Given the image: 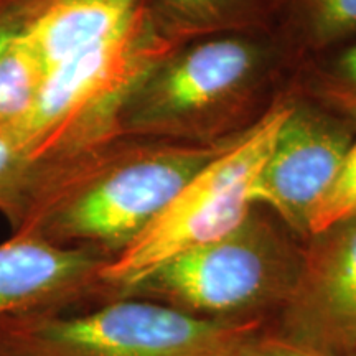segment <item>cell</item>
I'll list each match as a JSON object with an SVG mask.
<instances>
[{
    "label": "cell",
    "instance_id": "cell-1",
    "mask_svg": "<svg viewBox=\"0 0 356 356\" xmlns=\"http://www.w3.org/2000/svg\"><path fill=\"white\" fill-rule=\"evenodd\" d=\"M239 139L197 145L115 136L68 162L38 165L24 221L13 233L113 261L191 178Z\"/></svg>",
    "mask_w": 356,
    "mask_h": 356
},
{
    "label": "cell",
    "instance_id": "cell-2",
    "mask_svg": "<svg viewBox=\"0 0 356 356\" xmlns=\"http://www.w3.org/2000/svg\"><path fill=\"white\" fill-rule=\"evenodd\" d=\"M297 65L274 30L190 40L132 89L118 134L197 145L239 139L287 95Z\"/></svg>",
    "mask_w": 356,
    "mask_h": 356
},
{
    "label": "cell",
    "instance_id": "cell-3",
    "mask_svg": "<svg viewBox=\"0 0 356 356\" xmlns=\"http://www.w3.org/2000/svg\"><path fill=\"white\" fill-rule=\"evenodd\" d=\"M304 241L262 204L236 228L172 257L119 297L154 300L211 322H267L291 293Z\"/></svg>",
    "mask_w": 356,
    "mask_h": 356
},
{
    "label": "cell",
    "instance_id": "cell-4",
    "mask_svg": "<svg viewBox=\"0 0 356 356\" xmlns=\"http://www.w3.org/2000/svg\"><path fill=\"white\" fill-rule=\"evenodd\" d=\"M266 325L211 322L119 297L78 315H3L0 348L8 356H241Z\"/></svg>",
    "mask_w": 356,
    "mask_h": 356
},
{
    "label": "cell",
    "instance_id": "cell-5",
    "mask_svg": "<svg viewBox=\"0 0 356 356\" xmlns=\"http://www.w3.org/2000/svg\"><path fill=\"white\" fill-rule=\"evenodd\" d=\"M289 108V92L264 121L198 172L122 254L101 273L106 300L172 257L226 234L254 207L261 168Z\"/></svg>",
    "mask_w": 356,
    "mask_h": 356
},
{
    "label": "cell",
    "instance_id": "cell-6",
    "mask_svg": "<svg viewBox=\"0 0 356 356\" xmlns=\"http://www.w3.org/2000/svg\"><path fill=\"white\" fill-rule=\"evenodd\" d=\"M356 139V127L309 97L289 91L254 188V203L270 210L302 241Z\"/></svg>",
    "mask_w": 356,
    "mask_h": 356
},
{
    "label": "cell",
    "instance_id": "cell-7",
    "mask_svg": "<svg viewBox=\"0 0 356 356\" xmlns=\"http://www.w3.org/2000/svg\"><path fill=\"white\" fill-rule=\"evenodd\" d=\"M267 330L328 356L356 350V216L307 236L292 291Z\"/></svg>",
    "mask_w": 356,
    "mask_h": 356
},
{
    "label": "cell",
    "instance_id": "cell-8",
    "mask_svg": "<svg viewBox=\"0 0 356 356\" xmlns=\"http://www.w3.org/2000/svg\"><path fill=\"white\" fill-rule=\"evenodd\" d=\"M104 256L65 248L30 233L0 244V317L61 314L88 300H106Z\"/></svg>",
    "mask_w": 356,
    "mask_h": 356
},
{
    "label": "cell",
    "instance_id": "cell-9",
    "mask_svg": "<svg viewBox=\"0 0 356 356\" xmlns=\"http://www.w3.org/2000/svg\"><path fill=\"white\" fill-rule=\"evenodd\" d=\"M284 0H150L163 37L178 47L210 35L274 30Z\"/></svg>",
    "mask_w": 356,
    "mask_h": 356
},
{
    "label": "cell",
    "instance_id": "cell-10",
    "mask_svg": "<svg viewBox=\"0 0 356 356\" xmlns=\"http://www.w3.org/2000/svg\"><path fill=\"white\" fill-rule=\"evenodd\" d=\"M274 32L300 61L356 37V0H284Z\"/></svg>",
    "mask_w": 356,
    "mask_h": 356
},
{
    "label": "cell",
    "instance_id": "cell-11",
    "mask_svg": "<svg viewBox=\"0 0 356 356\" xmlns=\"http://www.w3.org/2000/svg\"><path fill=\"white\" fill-rule=\"evenodd\" d=\"M289 91L309 97L356 127V37L302 58Z\"/></svg>",
    "mask_w": 356,
    "mask_h": 356
},
{
    "label": "cell",
    "instance_id": "cell-12",
    "mask_svg": "<svg viewBox=\"0 0 356 356\" xmlns=\"http://www.w3.org/2000/svg\"><path fill=\"white\" fill-rule=\"evenodd\" d=\"M43 81L42 56L20 30L0 63V126L24 132L38 102Z\"/></svg>",
    "mask_w": 356,
    "mask_h": 356
},
{
    "label": "cell",
    "instance_id": "cell-13",
    "mask_svg": "<svg viewBox=\"0 0 356 356\" xmlns=\"http://www.w3.org/2000/svg\"><path fill=\"white\" fill-rule=\"evenodd\" d=\"M38 163L30 157L24 136L0 126V213L15 231L24 221Z\"/></svg>",
    "mask_w": 356,
    "mask_h": 356
},
{
    "label": "cell",
    "instance_id": "cell-14",
    "mask_svg": "<svg viewBox=\"0 0 356 356\" xmlns=\"http://www.w3.org/2000/svg\"><path fill=\"white\" fill-rule=\"evenodd\" d=\"M356 216V139L350 147V152L338 175L335 185L328 191L322 204L312 220L310 234L327 228L333 222Z\"/></svg>",
    "mask_w": 356,
    "mask_h": 356
},
{
    "label": "cell",
    "instance_id": "cell-15",
    "mask_svg": "<svg viewBox=\"0 0 356 356\" xmlns=\"http://www.w3.org/2000/svg\"><path fill=\"white\" fill-rule=\"evenodd\" d=\"M241 356H328L304 346L289 343L267 330V325L249 341Z\"/></svg>",
    "mask_w": 356,
    "mask_h": 356
},
{
    "label": "cell",
    "instance_id": "cell-16",
    "mask_svg": "<svg viewBox=\"0 0 356 356\" xmlns=\"http://www.w3.org/2000/svg\"><path fill=\"white\" fill-rule=\"evenodd\" d=\"M20 32L17 0H0V63L8 44Z\"/></svg>",
    "mask_w": 356,
    "mask_h": 356
},
{
    "label": "cell",
    "instance_id": "cell-17",
    "mask_svg": "<svg viewBox=\"0 0 356 356\" xmlns=\"http://www.w3.org/2000/svg\"><path fill=\"white\" fill-rule=\"evenodd\" d=\"M0 356H8L7 353H6V351H3L2 348H0Z\"/></svg>",
    "mask_w": 356,
    "mask_h": 356
},
{
    "label": "cell",
    "instance_id": "cell-18",
    "mask_svg": "<svg viewBox=\"0 0 356 356\" xmlns=\"http://www.w3.org/2000/svg\"><path fill=\"white\" fill-rule=\"evenodd\" d=\"M350 356H356V350H355V351H353V353H351Z\"/></svg>",
    "mask_w": 356,
    "mask_h": 356
}]
</instances>
